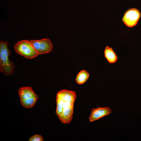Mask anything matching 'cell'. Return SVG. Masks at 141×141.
Returning a JSON list of instances; mask_svg holds the SVG:
<instances>
[{
    "mask_svg": "<svg viewBox=\"0 0 141 141\" xmlns=\"http://www.w3.org/2000/svg\"><path fill=\"white\" fill-rule=\"evenodd\" d=\"M105 58L110 63H115L118 59V56L113 49L108 46H106L104 51Z\"/></svg>",
    "mask_w": 141,
    "mask_h": 141,
    "instance_id": "9",
    "label": "cell"
},
{
    "mask_svg": "<svg viewBox=\"0 0 141 141\" xmlns=\"http://www.w3.org/2000/svg\"><path fill=\"white\" fill-rule=\"evenodd\" d=\"M8 45L7 41L0 40V71L6 76L12 75L15 67L14 63L9 59L11 51L8 48Z\"/></svg>",
    "mask_w": 141,
    "mask_h": 141,
    "instance_id": "1",
    "label": "cell"
},
{
    "mask_svg": "<svg viewBox=\"0 0 141 141\" xmlns=\"http://www.w3.org/2000/svg\"><path fill=\"white\" fill-rule=\"evenodd\" d=\"M18 92L20 99L25 100L31 98L36 94L31 87H23L19 88Z\"/></svg>",
    "mask_w": 141,
    "mask_h": 141,
    "instance_id": "8",
    "label": "cell"
},
{
    "mask_svg": "<svg viewBox=\"0 0 141 141\" xmlns=\"http://www.w3.org/2000/svg\"><path fill=\"white\" fill-rule=\"evenodd\" d=\"M29 141H43V138L40 135H35L29 138Z\"/></svg>",
    "mask_w": 141,
    "mask_h": 141,
    "instance_id": "13",
    "label": "cell"
},
{
    "mask_svg": "<svg viewBox=\"0 0 141 141\" xmlns=\"http://www.w3.org/2000/svg\"><path fill=\"white\" fill-rule=\"evenodd\" d=\"M74 105H70L64 108L61 113L58 117L63 123L68 124L71 121L73 118Z\"/></svg>",
    "mask_w": 141,
    "mask_h": 141,
    "instance_id": "6",
    "label": "cell"
},
{
    "mask_svg": "<svg viewBox=\"0 0 141 141\" xmlns=\"http://www.w3.org/2000/svg\"><path fill=\"white\" fill-rule=\"evenodd\" d=\"M56 100L57 107L56 113L58 116L61 113L64 108L70 105H74L73 103L64 101L57 97H56Z\"/></svg>",
    "mask_w": 141,
    "mask_h": 141,
    "instance_id": "11",
    "label": "cell"
},
{
    "mask_svg": "<svg viewBox=\"0 0 141 141\" xmlns=\"http://www.w3.org/2000/svg\"><path fill=\"white\" fill-rule=\"evenodd\" d=\"M38 99V95L36 94L32 97L27 99H20L21 105L24 108L29 109L33 107L37 102Z\"/></svg>",
    "mask_w": 141,
    "mask_h": 141,
    "instance_id": "10",
    "label": "cell"
},
{
    "mask_svg": "<svg viewBox=\"0 0 141 141\" xmlns=\"http://www.w3.org/2000/svg\"><path fill=\"white\" fill-rule=\"evenodd\" d=\"M89 77V73L87 71L82 70L80 72L77 76L76 82L79 84H83L87 80Z\"/></svg>",
    "mask_w": 141,
    "mask_h": 141,
    "instance_id": "12",
    "label": "cell"
},
{
    "mask_svg": "<svg viewBox=\"0 0 141 141\" xmlns=\"http://www.w3.org/2000/svg\"><path fill=\"white\" fill-rule=\"evenodd\" d=\"M76 97L75 92L62 90L58 92L56 97L59 98L64 101L74 104Z\"/></svg>",
    "mask_w": 141,
    "mask_h": 141,
    "instance_id": "7",
    "label": "cell"
},
{
    "mask_svg": "<svg viewBox=\"0 0 141 141\" xmlns=\"http://www.w3.org/2000/svg\"><path fill=\"white\" fill-rule=\"evenodd\" d=\"M140 13L135 8L129 9L125 13L122 21L124 24L128 27H132L137 24L140 17Z\"/></svg>",
    "mask_w": 141,
    "mask_h": 141,
    "instance_id": "4",
    "label": "cell"
},
{
    "mask_svg": "<svg viewBox=\"0 0 141 141\" xmlns=\"http://www.w3.org/2000/svg\"><path fill=\"white\" fill-rule=\"evenodd\" d=\"M111 109L109 107H98L92 108L89 119L90 122H93L99 120L110 114Z\"/></svg>",
    "mask_w": 141,
    "mask_h": 141,
    "instance_id": "5",
    "label": "cell"
},
{
    "mask_svg": "<svg viewBox=\"0 0 141 141\" xmlns=\"http://www.w3.org/2000/svg\"><path fill=\"white\" fill-rule=\"evenodd\" d=\"M30 41L39 55L49 53L53 49L52 44L49 38H45L37 40H31Z\"/></svg>",
    "mask_w": 141,
    "mask_h": 141,
    "instance_id": "3",
    "label": "cell"
},
{
    "mask_svg": "<svg viewBox=\"0 0 141 141\" xmlns=\"http://www.w3.org/2000/svg\"><path fill=\"white\" fill-rule=\"evenodd\" d=\"M14 48L16 53L28 59L33 58L39 55L30 40L19 41L15 44Z\"/></svg>",
    "mask_w": 141,
    "mask_h": 141,
    "instance_id": "2",
    "label": "cell"
}]
</instances>
